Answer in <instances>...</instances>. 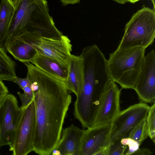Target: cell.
Segmentation results:
<instances>
[{
  "label": "cell",
  "instance_id": "1",
  "mask_svg": "<svg viewBox=\"0 0 155 155\" xmlns=\"http://www.w3.org/2000/svg\"><path fill=\"white\" fill-rule=\"evenodd\" d=\"M24 64L34 93L36 128L33 151L39 155H49L60 139L72 97L64 81L30 62Z\"/></svg>",
  "mask_w": 155,
  "mask_h": 155
},
{
  "label": "cell",
  "instance_id": "2",
  "mask_svg": "<svg viewBox=\"0 0 155 155\" xmlns=\"http://www.w3.org/2000/svg\"><path fill=\"white\" fill-rule=\"evenodd\" d=\"M82 58L84 82L74 103V109L85 116L94 114L101 96L110 79L104 55L95 44L84 47Z\"/></svg>",
  "mask_w": 155,
  "mask_h": 155
},
{
  "label": "cell",
  "instance_id": "3",
  "mask_svg": "<svg viewBox=\"0 0 155 155\" xmlns=\"http://www.w3.org/2000/svg\"><path fill=\"white\" fill-rule=\"evenodd\" d=\"M145 50L140 47L116 49L110 53L107 65L110 79L122 89L134 90L144 62Z\"/></svg>",
  "mask_w": 155,
  "mask_h": 155
},
{
  "label": "cell",
  "instance_id": "4",
  "mask_svg": "<svg viewBox=\"0 0 155 155\" xmlns=\"http://www.w3.org/2000/svg\"><path fill=\"white\" fill-rule=\"evenodd\" d=\"M155 37V11L144 5L131 17L117 49L123 50L140 47L146 49Z\"/></svg>",
  "mask_w": 155,
  "mask_h": 155
},
{
  "label": "cell",
  "instance_id": "5",
  "mask_svg": "<svg viewBox=\"0 0 155 155\" xmlns=\"http://www.w3.org/2000/svg\"><path fill=\"white\" fill-rule=\"evenodd\" d=\"M20 118L10 150L13 155H26L33 150L36 128L34 99L26 107L21 108Z\"/></svg>",
  "mask_w": 155,
  "mask_h": 155
},
{
  "label": "cell",
  "instance_id": "6",
  "mask_svg": "<svg viewBox=\"0 0 155 155\" xmlns=\"http://www.w3.org/2000/svg\"><path fill=\"white\" fill-rule=\"evenodd\" d=\"M150 107L140 102L120 111L111 123L110 141L114 144L128 137L131 131L146 118Z\"/></svg>",
  "mask_w": 155,
  "mask_h": 155
},
{
  "label": "cell",
  "instance_id": "7",
  "mask_svg": "<svg viewBox=\"0 0 155 155\" xmlns=\"http://www.w3.org/2000/svg\"><path fill=\"white\" fill-rule=\"evenodd\" d=\"M38 0L19 1L7 31L0 42V47L5 49L9 43L31 25L36 16Z\"/></svg>",
  "mask_w": 155,
  "mask_h": 155
},
{
  "label": "cell",
  "instance_id": "8",
  "mask_svg": "<svg viewBox=\"0 0 155 155\" xmlns=\"http://www.w3.org/2000/svg\"><path fill=\"white\" fill-rule=\"evenodd\" d=\"M21 112L16 97L8 94L0 104V148L11 146Z\"/></svg>",
  "mask_w": 155,
  "mask_h": 155
},
{
  "label": "cell",
  "instance_id": "9",
  "mask_svg": "<svg viewBox=\"0 0 155 155\" xmlns=\"http://www.w3.org/2000/svg\"><path fill=\"white\" fill-rule=\"evenodd\" d=\"M120 90L110 79L100 98L91 127L111 123L120 111Z\"/></svg>",
  "mask_w": 155,
  "mask_h": 155
},
{
  "label": "cell",
  "instance_id": "10",
  "mask_svg": "<svg viewBox=\"0 0 155 155\" xmlns=\"http://www.w3.org/2000/svg\"><path fill=\"white\" fill-rule=\"evenodd\" d=\"M140 102L151 103L155 98V51L152 50L145 57L134 89Z\"/></svg>",
  "mask_w": 155,
  "mask_h": 155
},
{
  "label": "cell",
  "instance_id": "11",
  "mask_svg": "<svg viewBox=\"0 0 155 155\" xmlns=\"http://www.w3.org/2000/svg\"><path fill=\"white\" fill-rule=\"evenodd\" d=\"M29 44L36 50L38 54L51 58L68 65L72 45L67 36L65 35L61 40L46 39Z\"/></svg>",
  "mask_w": 155,
  "mask_h": 155
},
{
  "label": "cell",
  "instance_id": "12",
  "mask_svg": "<svg viewBox=\"0 0 155 155\" xmlns=\"http://www.w3.org/2000/svg\"><path fill=\"white\" fill-rule=\"evenodd\" d=\"M112 128L111 123L91 127L85 130L78 155H95L110 141Z\"/></svg>",
  "mask_w": 155,
  "mask_h": 155
},
{
  "label": "cell",
  "instance_id": "13",
  "mask_svg": "<svg viewBox=\"0 0 155 155\" xmlns=\"http://www.w3.org/2000/svg\"><path fill=\"white\" fill-rule=\"evenodd\" d=\"M85 131L73 124L63 129L60 139L51 154L78 155Z\"/></svg>",
  "mask_w": 155,
  "mask_h": 155
},
{
  "label": "cell",
  "instance_id": "14",
  "mask_svg": "<svg viewBox=\"0 0 155 155\" xmlns=\"http://www.w3.org/2000/svg\"><path fill=\"white\" fill-rule=\"evenodd\" d=\"M84 73L83 60L79 56L71 54L68 64V73L64 82L69 91L77 96L81 91L83 84Z\"/></svg>",
  "mask_w": 155,
  "mask_h": 155
},
{
  "label": "cell",
  "instance_id": "15",
  "mask_svg": "<svg viewBox=\"0 0 155 155\" xmlns=\"http://www.w3.org/2000/svg\"><path fill=\"white\" fill-rule=\"evenodd\" d=\"M36 67L48 75L65 81L68 73V65L51 58L38 54L30 61Z\"/></svg>",
  "mask_w": 155,
  "mask_h": 155
},
{
  "label": "cell",
  "instance_id": "16",
  "mask_svg": "<svg viewBox=\"0 0 155 155\" xmlns=\"http://www.w3.org/2000/svg\"><path fill=\"white\" fill-rule=\"evenodd\" d=\"M5 49L16 60L24 63L30 62L37 54L31 45L18 37L9 43Z\"/></svg>",
  "mask_w": 155,
  "mask_h": 155
},
{
  "label": "cell",
  "instance_id": "17",
  "mask_svg": "<svg viewBox=\"0 0 155 155\" xmlns=\"http://www.w3.org/2000/svg\"><path fill=\"white\" fill-rule=\"evenodd\" d=\"M16 64L7 54L5 49L0 47V79L14 82L17 78Z\"/></svg>",
  "mask_w": 155,
  "mask_h": 155
},
{
  "label": "cell",
  "instance_id": "18",
  "mask_svg": "<svg viewBox=\"0 0 155 155\" xmlns=\"http://www.w3.org/2000/svg\"><path fill=\"white\" fill-rule=\"evenodd\" d=\"M15 8L8 0H1L0 4V42L12 20Z\"/></svg>",
  "mask_w": 155,
  "mask_h": 155
},
{
  "label": "cell",
  "instance_id": "19",
  "mask_svg": "<svg viewBox=\"0 0 155 155\" xmlns=\"http://www.w3.org/2000/svg\"><path fill=\"white\" fill-rule=\"evenodd\" d=\"M148 136L146 118L131 131L128 137L136 141L140 145Z\"/></svg>",
  "mask_w": 155,
  "mask_h": 155
},
{
  "label": "cell",
  "instance_id": "20",
  "mask_svg": "<svg viewBox=\"0 0 155 155\" xmlns=\"http://www.w3.org/2000/svg\"><path fill=\"white\" fill-rule=\"evenodd\" d=\"M148 136L155 143V102L150 107L146 118Z\"/></svg>",
  "mask_w": 155,
  "mask_h": 155
},
{
  "label": "cell",
  "instance_id": "21",
  "mask_svg": "<svg viewBox=\"0 0 155 155\" xmlns=\"http://www.w3.org/2000/svg\"><path fill=\"white\" fill-rule=\"evenodd\" d=\"M120 142L123 145L128 147V150L124 155H132L139 148L140 145L137 142L129 137L122 139Z\"/></svg>",
  "mask_w": 155,
  "mask_h": 155
},
{
  "label": "cell",
  "instance_id": "22",
  "mask_svg": "<svg viewBox=\"0 0 155 155\" xmlns=\"http://www.w3.org/2000/svg\"><path fill=\"white\" fill-rule=\"evenodd\" d=\"M127 146L123 145L120 141L112 144L109 155H124Z\"/></svg>",
  "mask_w": 155,
  "mask_h": 155
},
{
  "label": "cell",
  "instance_id": "23",
  "mask_svg": "<svg viewBox=\"0 0 155 155\" xmlns=\"http://www.w3.org/2000/svg\"><path fill=\"white\" fill-rule=\"evenodd\" d=\"M16 83L22 89L28 86H31V83L29 76L27 75V77L22 78L17 77L14 82Z\"/></svg>",
  "mask_w": 155,
  "mask_h": 155
},
{
  "label": "cell",
  "instance_id": "24",
  "mask_svg": "<svg viewBox=\"0 0 155 155\" xmlns=\"http://www.w3.org/2000/svg\"><path fill=\"white\" fill-rule=\"evenodd\" d=\"M17 94L21 101V105L20 107L21 108L26 107L34 99V98H32L28 97L24 93H21L20 92H18Z\"/></svg>",
  "mask_w": 155,
  "mask_h": 155
},
{
  "label": "cell",
  "instance_id": "25",
  "mask_svg": "<svg viewBox=\"0 0 155 155\" xmlns=\"http://www.w3.org/2000/svg\"><path fill=\"white\" fill-rule=\"evenodd\" d=\"M8 91L2 81L0 79V104L6 96L8 94Z\"/></svg>",
  "mask_w": 155,
  "mask_h": 155
},
{
  "label": "cell",
  "instance_id": "26",
  "mask_svg": "<svg viewBox=\"0 0 155 155\" xmlns=\"http://www.w3.org/2000/svg\"><path fill=\"white\" fill-rule=\"evenodd\" d=\"M112 144L110 141L107 144L101 148L95 155H109Z\"/></svg>",
  "mask_w": 155,
  "mask_h": 155
},
{
  "label": "cell",
  "instance_id": "27",
  "mask_svg": "<svg viewBox=\"0 0 155 155\" xmlns=\"http://www.w3.org/2000/svg\"><path fill=\"white\" fill-rule=\"evenodd\" d=\"M152 153L148 148H139L137 151L134 153L133 155H149Z\"/></svg>",
  "mask_w": 155,
  "mask_h": 155
},
{
  "label": "cell",
  "instance_id": "28",
  "mask_svg": "<svg viewBox=\"0 0 155 155\" xmlns=\"http://www.w3.org/2000/svg\"><path fill=\"white\" fill-rule=\"evenodd\" d=\"M22 90L24 94L31 98H34V93L31 89V86H26L24 87Z\"/></svg>",
  "mask_w": 155,
  "mask_h": 155
},
{
  "label": "cell",
  "instance_id": "29",
  "mask_svg": "<svg viewBox=\"0 0 155 155\" xmlns=\"http://www.w3.org/2000/svg\"><path fill=\"white\" fill-rule=\"evenodd\" d=\"M81 0H60L63 5H66L69 4H74L79 3Z\"/></svg>",
  "mask_w": 155,
  "mask_h": 155
},
{
  "label": "cell",
  "instance_id": "30",
  "mask_svg": "<svg viewBox=\"0 0 155 155\" xmlns=\"http://www.w3.org/2000/svg\"><path fill=\"white\" fill-rule=\"evenodd\" d=\"M14 6L15 9V8L17 5L20 0H8Z\"/></svg>",
  "mask_w": 155,
  "mask_h": 155
},
{
  "label": "cell",
  "instance_id": "31",
  "mask_svg": "<svg viewBox=\"0 0 155 155\" xmlns=\"http://www.w3.org/2000/svg\"><path fill=\"white\" fill-rule=\"evenodd\" d=\"M127 0V2H130V3H132L133 4H134L135 3V2L139 1L140 0ZM153 2V5H154V7L155 8V5H154V0H151Z\"/></svg>",
  "mask_w": 155,
  "mask_h": 155
},
{
  "label": "cell",
  "instance_id": "32",
  "mask_svg": "<svg viewBox=\"0 0 155 155\" xmlns=\"http://www.w3.org/2000/svg\"><path fill=\"white\" fill-rule=\"evenodd\" d=\"M119 4H123L127 2L126 0H113Z\"/></svg>",
  "mask_w": 155,
  "mask_h": 155
}]
</instances>
